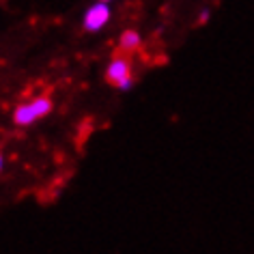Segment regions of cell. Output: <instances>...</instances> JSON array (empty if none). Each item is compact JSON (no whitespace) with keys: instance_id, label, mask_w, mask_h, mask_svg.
I'll return each mask as SVG.
<instances>
[{"instance_id":"cell-1","label":"cell","mask_w":254,"mask_h":254,"mask_svg":"<svg viewBox=\"0 0 254 254\" xmlns=\"http://www.w3.org/2000/svg\"><path fill=\"white\" fill-rule=\"evenodd\" d=\"M106 82L119 88H127L131 82V56H117L112 59L106 71Z\"/></svg>"},{"instance_id":"cell-2","label":"cell","mask_w":254,"mask_h":254,"mask_svg":"<svg viewBox=\"0 0 254 254\" xmlns=\"http://www.w3.org/2000/svg\"><path fill=\"white\" fill-rule=\"evenodd\" d=\"M108 7L104 2H99V4H95V7H91L86 11V15H84V26L88 30H99L104 24L108 22Z\"/></svg>"},{"instance_id":"cell-3","label":"cell","mask_w":254,"mask_h":254,"mask_svg":"<svg viewBox=\"0 0 254 254\" xmlns=\"http://www.w3.org/2000/svg\"><path fill=\"white\" fill-rule=\"evenodd\" d=\"M140 46V37L134 30H125L123 37H121V46L114 50V56L112 59H117V56H131V52H136V48Z\"/></svg>"},{"instance_id":"cell-4","label":"cell","mask_w":254,"mask_h":254,"mask_svg":"<svg viewBox=\"0 0 254 254\" xmlns=\"http://www.w3.org/2000/svg\"><path fill=\"white\" fill-rule=\"evenodd\" d=\"M28 106L33 108L35 117L41 119V117H46V114H50V110H52V99H50L48 95H41V97H37V99L30 101Z\"/></svg>"},{"instance_id":"cell-5","label":"cell","mask_w":254,"mask_h":254,"mask_svg":"<svg viewBox=\"0 0 254 254\" xmlns=\"http://www.w3.org/2000/svg\"><path fill=\"white\" fill-rule=\"evenodd\" d=\"M13 119H15V123H17V125H30L33 121H37L35 112H33V108H30L28 104H24V106L17 108L15 114H13Z\"/></svg>"},{"instance_id":"cell-6","label":"cell","mask_w":254,"mask_h":254,"mask_svg":"<svg viewBox=\"0 0 254 254\" xmlns=\"http://www.w3.org/2000/svg\"><path fill=\"white\" fill-rule=\"evenodd\" d=\"M207 20H209V11H202V13H200V20H198V22H200V24H205Z\"/></svg>"},{"instance_id":"cell-7","label":"cell","mask_w":254,"mask_h":254,"mask_svg":"<svg viewBox=\"0 0 254 254\" xmlns=\"http://www.w3.org/2000/svg\"><path fill=\"white\" fill-rule=\"evenodd\" d=\"M0 168H2V157H0Z\"/></svg>"},{"instance_id":"cell-8","label":"cell","mask_w":254,"mask_h":254,"mask_svg":"<svg viewBox=\"0 0 254 254\" xmlns=\"http://www.w3.org/2000/svg\"><path fill=\"white\" fill-rule=\"evenodd\" d=\"M101 2H108V0H101Z\"/></svg>"}]
</instances>
